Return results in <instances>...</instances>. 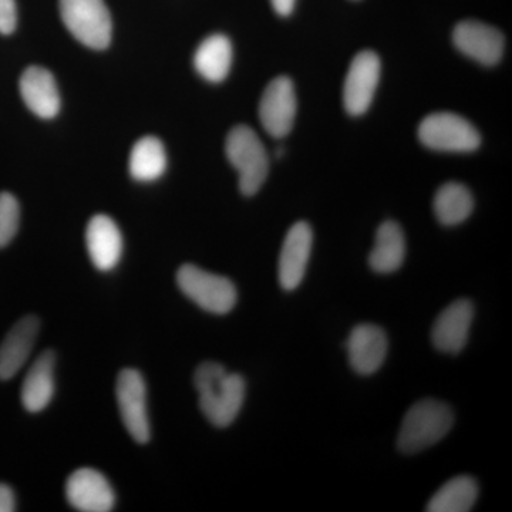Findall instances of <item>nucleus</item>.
I'll return each instance as SVG.
<instances>
[{
  "label": "nucleus",
  "mask_w": 512,
  "mask_h": 512,
  "mask_svg": "<svg viewBox=\"0 0 512 512\" xmlns=\"http://www.w3.org/2000/svg\"><path fill=\"white\" fill-rule=\"evenodd\" d=\"M232 66V43L225 35H211L202 40L194 55V67L207 82L221 83Z\"/></svg>",
  "instance_id": "obj_20"
},
{
  "label": "nucleus",
  "mask_w": 512,
  "mask_h": 512,
  "mask_svg": "<svg viewBox=\"0 0 512 512\" xmlns=\"http://www.w3.org/2000/svg\"><path fill=\"white\" fill-rule=\"evenodd\" d=\"M433 210L440 224L454 227L470 217L474 210V198L466 185L447 183L434 195Z\"/></svg>",
  "instance_id": "obj_22"
},
{
  "label": "nucleus",
  "mask_w": 512,
  "mask_h": 512,
  "mask_svg": "<svg viewBox=\"0 0 512 512\" xmlns=\"http://www.w3.org/2000/svg\"><path fill=\"white\" fill-rule=\"evenodd\" d=\"M194 386L201 412L212 426L225 429L237 420L247 393L244 377L220 363L204 362L195 370Z\"/></svg>",
  "instance_id": "obj_1"
},
{
  "label": "nucleus",
  "mask_w": 512,
  "mask_h": 512,
  "mask_svg": "<svg viewBox=\"0 0 512 512\" xmlns=\"http://www.w3.org/2000/svg\"><path fill=\"white\" fill-rule=\"evenodd\" d=\"M60 16L84 46L94 50L110 46L113 23L104 0H60Z\"/></svg>",
  "instance_id": "obj_5"
},
{
  "label": "nucleus",
  "mask_w": 512,
  "mask_h": 512,
  "mask_svg": "<svg viewBox=\"0 0 512 512\" xmlns=\"http://www.w3.org/2000/svg\"><path fill=\"white\" fill-rule=\"evenodd\" d=\"M271 2L279 16H289L295 9L296 0H271Z\"/></svg>",
  "instance_id": "obj_27"
},
{
  "label": "nucleus",
  "mask_w": 512,
  "mask_h": 512,
  "mask_svg": "<svg viewBox=\"0 0 512 512\" xmlns=\"http://www.w3.org/2000/svg\"><path fill=\"white\" fill-rule=\"evenodd\" d=\"M453 424L454 413L448 404L436 399L420 400L404 416L397 448L404 454L420 453L443 440Z\"/></svg>",
  "instance_id": "obj_2"
},
{
  "label": "nucleus",
  "mask_w": 512,
  "mask_h": 512,
  "mask_svg": "<svg viewBox=\"0 0 512 512\" xmlns=\"http://www.w3.org/2000/svg\"><path fill=\"white\" fill-rule=\"evenodd\" d=\"M346 350L350 366L357 375L370 376L383 366L389 352V339L380 326L362 323L350 332Z\"/></svg>",
  "instance_id": "obj_14"
},
{
  "label": "nucleus",
  "mask_w": 512,
  "mask_h": 512,
  "mask_svg": "<svg viewBox=\"0 0 512 512\" xmlns=\"http://www.w3.org/2000/svg\"><path fill=\"white\" fill-rule=\"evenodd\" d=\"M177 285L202 311L214 315H227L238 302V291L231 279L211 274L197 265L181 266L177 272Z\"/></svg>",
  "instance_id": "obj_4"
},
{
  "label": "nucleus",
  "mask_w": 512,
  "mask_h": 512,
  "mask_svg": "<svg viewBox=\"0 0 512 512\" xmlns=\"http://www.w3.org/2000/svg\"><path fill=\"white\" fill-rule=\"evenodd\" d=\"M90 259L99 271L109 272L119 265L123 255V237L116 222L107 215H94L86 229Z\"/></svg>",
  "instance_id": "obj_17"
},
{
  "label": "nucleus",
  "mask_w": 512,
  "mask_h": 512,
  "mask_svg": "<svg viewBox=\"0 0 512 512\" xmlns=\"http://www.w3.org/2000/svg\"><path fill=\"white\" fill-rule=\"evenodd\" d=\"M66 498L74 510L83 512H109L116 505L109 480L93 468H80L67 478Z\"/></svg>",
  "instance_id": "obj_12"
},
{
  "label": "nucleus",
  "mask_w": 512,
  "mask_h": 512,
  "mask_svg": "<svg viewBox=\"0 0 512 512\" xmlns=\"http://www.w3.org/2000/svg\"><path fill=\"white\" fill-rule=\"evenodd\" d=\"M18 25L15 0H0V33L10 35Z\"/></svg>",
  "instance_id": "obj_25"
},
{
  "label": "nucleus",
  "mask_w": 512,
  "mask_h": 512,
  "mask_svg": "<svg viewBox=\"0 0 512 512\" xmlns=\"http://www.w3.org/2000/svg\"><path fill=\"white\" fill-rule=\"evenodd\" d=\"M20 96L26 107L40 119H53L60 110V93L55 76L40 66H30L19 82Z\"/></svg>",
  "instance_id": "obj_16"
},
{
  "label": "nucleus",
  "mask_w": 512,
  "mask_h": 512,
  "mask_svg": "<svg viewBox=\"0 0 512 512\" xmlns=\"http://www.w3.org/2000/svg\"><path fill=\"white\" fill-rule=\"evenodd\" d=\"M313 247V231L306 221H298L289 228L278 262L279 285L286 292L295 291L302 284L308 269Z\"/></svg>",
  "instance_id": "obj_10"
},
{
  "label": "nucleus",
  "mask_w": 512,
  "mask_h": 512,
  "mask_svg": "<svg viewBox=\"0 0 512 512\" xmlns=\"http://www.w3.org/2000/svg\"><path fill=\"white\" fill-rule=\"evenodd\" d=\"M480 493L477 481L470 476L451 478L431 497L426 511L468 512L473 510Z\"/></svg>",
  "instance_id": "obj_23"
},
{
  "label": "nucleus",
  "mask_w": 512,
  "mask_h": 512,
  "mask_svg": "<svg viewBox=\"0 0 512 512\" xmlns=\"http://www.w3.org/2000/svg\"><path fill=\"white\" fill-rule=\"evenodd\" d=\"M406 259V237L396 221H386L376 232L375 247L369 265L376 274L389 275L399 271Z\"/></svg>",
  "instance_id": "obj_19"
},
{
  "label": "nucleus",
  "mask_w": 512,
  "mask_h": 512,
  "mask_svg": "<svg viewBox=\"0 0 512 512\" xmlns=\"http://www.w3.org/2000/svg\"><path fill=\"white\" fill-rule=\"evenodd\" d=\"M116 399L121 420L131 439L146 444L151 437L147 407V386L143 375L136 369H123L117 377Z\"/></svg>",
  "instance_id": "obj_7"
},
{
  "label": "nucleus",
  "mask_w": 512,
  "mask_h": 512,
  "mask_svg": "<svg viewBox=\"0 0 512 512\" xmlns=\"http://www.w3.org/2000/svg\"><path fill=\"white\" fill-rule=\"evenodd\" d=\"M380 70L379 56L372 50L357 53L350 63L343 87V104L350 116H362L369 110L379 86Z\"/></svg>",
  "instance_id": "obj_9"
},
{
  "label": "nucleus",
  "mask_w": 512,
  "mask_h": 512,
  "mask_svg": "<svg viewBox=\"0 0 512 512\" xmlns=\"http://www.w3.org/2000/svg\"><path fill=\"white\" fill-rule=\"evenodd\" d=\"M453 42L461 53L484 66H494L503 59L504 35L487 23L478 20L458 23L454 28Z\"/></svg>",
  "instance_id": "obj_13"
},
{
  "label": "nucleus",
  "mask_w": 512,
  "mask_h": 512,
  "mask_svg": "<svg viewBox=\"0 0 512 512\" xmlns=\"http://www.w3.org/2000/svg\"><path fill=\"white\" fill-rule=\"evenodd\" d=\"M40 322L36 316H25L13 325L0 345V380L12 379L20 372L32 355Z\"/></svg>",
  "instance_id": "obj_15"
},
{
  "label": "nucleus",
  "mask_w": 512,
  "mask_h": 512,
  "mask_svg": "<svg viewBox=\"0 0 512 512\" xmlns=\"http://www.w3.org/2000/svg\"><path fill=\"white\" fill-rule=\"evenodd\" d=\"M20 205L15 195L0 192V248L8 247L18 234Z\"/></svg>",
  "instance_id": "obj_24"
},
{
  "label": "nucleus",
  "mask_w": 512,
  "mask_h": 512,
  "mask_svg": "<svg viewBox=\"0 0 512 512\" xmlns=\"http://www.w3.org/2000/svg\"><path fill=\"white\" fill-rule=\"evenodd\" d=\"M225 153L238 171L239 190L245 197H252L261 190L269 173L268 153L261 138L251 127H234L225 141Z\"/></svg>",
  "instance_id": "obj_3"
},
{
  "label": "nucleus",
  "mask_w": 512,
  "mask_h": 512,
  "mask_svg": "<svg viewBox=\"0 0 512 512\" xmlns=\"http://www.w3.org/2000/svg\"><path fill=\"white\" fill-rule=\"evenodd\" d=\"M56 355L46 350L30 366L22 384V404L29 413H40L49 406L56 392Z\"/></svg>",
  "instance_id": "obj_18"
},
{
  "label": "nucleus",
  "mask_w": 512,
  "mask_h": 512,
  "mask_svg": "<svg viewBox=\"0 0 512 512\" xmlns=\"http://www.w3.org/2000/svg\"><path fill=\"white\" fill-rule=\"evenodd\" d=\"M167 156L164 144L157 137L140 138L131 150L128 170L131 177L140 183L156 181L165 173Z\"/></svg>",
  "instance_id": "obj_21"
},
{
  "label": "nucleus",
  "mask_w": 512,
  "mask_h": 512,
  "mask_svg": "<svg viewBox=\"0 0 512 512\" xmlns=\"http://www.w3.org/2000/svg\"><path fill=\"white\" fill-rule=\"evenodd\" d=\"M421 144L434 151L443 153H471L481 144L477 128L458 114H429L419 126Z\"/></svg>",
  "instance_id": "obj_6"
},
{
  "label": "nucleus",
  "mask_w": 512,
  "mask_h": 512,
  "mask_svg": "<svg viewBox=\"0 0 512 512\" xmlns=\"http://www.w3.org/2000/svg\"><path fill=\"white\" fill-rule=\"evenodd\" d=\"M474 320V305L468 299H458L437 316L431 329V343L446 355L463 352L470 338Z\"/></svg>",
  "instance_id": "obj_11"
},
{
  "label": "nucleus",
  "mask_w": 512,
  "mask_h": 512,
  "mask_svg": "<svg viewBox=\"0 0 512 512\" xmlns=\"http://www.w3.org/2000/svg\"><path fill=\"white\" fill-rule=\"evenodd\" d=\"M16 511V498L9 485L0 483V512Z\"/></svg>",
  "instance_id": "obj_26"
},
{
  "label": "nucleus",
  "mask_w": 512,
  "mask_h": 512,
  "mask_svg": "<svg viewBox=\"0 0 512 512\" xmlns=\"http://www.w3.org/2000/svg\"><path fill=\"white\" fill-rule=\"evenodd\" d=\"M298 101L289 77L279 76L266 86L259 101V120L269 136L284 138L292 131Z\"/></svg>",
  "instance_id": "obj_8"
}]
</instances>
